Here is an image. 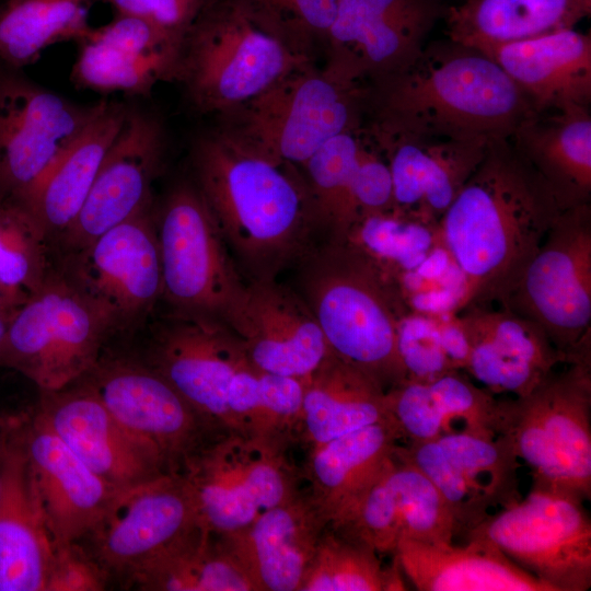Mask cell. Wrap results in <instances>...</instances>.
I'll return each instance as SVG.
<instances>
[{
	"instance_id": "6da1fadb",
	"label": "cell",
	"mask_w": 591,
	"mask_h": 591,
	"mask_svg": "<svg viewBox=\"0 0 591 591\" xmlns=\"http://www.w3.org/2000/svg\"><path fill=\"white\" fill-rule=\"evenodd\" d=\"M565 209L510 138L491 139L438 223L464 278L459 313L501 306Z\"/></svg>"
},
{
	"instance_id": "7a4b0ae2",
	"label": "cell",
	"mask_w": 591,
	"mask_h": 591,
	"mask_svg": "<svg viewBox=\"0 0 591 591\" xmlns=\"http://www.w3.org/2000/svg\"><path fill=\"white\" fill-rule=\"evenodd\" d=\"M192 164L195 185L246 281L277 279L314 245L320 225L296 165L229 131L200 136Z\"/></svg>"
},
{
	"instance_id": "3957f363",
	"label": "cell",
	"mask_w": 591,
	"mask_h": 591,
	"mask_svg": "<svg viewBox=\"0 0 591 591\" xmlns=\"http://www.w3.org/2000/svg\"><path fill=\"white\" fill-rule=\"evenodd\" d=\"M375 121L460 139L510 138L533 108L482 51L448 39L425 46L407 66L375 78Z\"/></svg>"
},
{
	"instance_id": "277c9868",
	"label": "cell",
	"mask_w": 591,
	"mask_h": 591,
	"mask_svg": "<svg viewBox=\"0 0 591 591\" xmlns=\"http://www.w3.org/2000/svg\"><path fill=\"white\" fill-rule=\"evenodd\" d=\"M297 264L294 290L313 313L331 351L385 392L404 381L397 329L409 310L393 285L341 241L314 244Z\"/></svg>"
},
{
	"instance_id": "5b68a950",
	"label": "cell",
	"mask_w": 591,
	"mask_h": 591,
	"mask_svg": "<svg viewBox=\"0 0 591 591\" xmlns=\"http://www.w3.org/2000/svg\"><path fill=\"white\" fill-rule=\"evenodd\" d=\"M301 35L251 0H211L182 46L177 80L202 112H229L304 67Z\"/></svg>"
},
{
	"instance_id": "8992f818",
	"label": "cell",
	"mask_w": 591,
	"mask_h": 591,
	"mask_svg": "<svg viewBox=\"0 0 591 591\" xmlns=\"http://www.w3.org/2000/svg\"><path fill=\"white\" fill-rule=\"evenodd\" d=\"M523 396L501 399L498 434L531 470L532 489L591 498V360L566 363Z\"/></svg>"
},
{
	"instance_id": "52a82bcc",
	"label": "cell",
	"mask_w": 591,
	"mask_h": 591,
	"mask_svg": "<svg viewBox=\"0 0 591 591\" xmlns=\"http://www.w3.org/2000/svg\"><path fill=\"white\" fill-rule=\"evenodd\" d=\"M115 328L102 305L53 267L42 287L13 313L0 344V366L22 373L40 392L58 391L97 363Z\"/></svg>"
},
{
	"instance_id": "ba28073f",
	"label": "cell",
	"mask_w": 591,
	"mask_h": 591,
	"mask_svg": "<svg viewBox=\"0 0 591 591\" xmlns=\"http://www.w3.org/2000/svg\"><path fill=\"white\" fill-rule=\"evenodd\" d=\"M363 77L337 59L323 74L302 67L237 107L239 127L229 132L275 159L303 165L334 136L359 129L360 109L370 99Z\"/></svg>"
},
{
	"instance_id": "9c48e42d",
	"label": "cell",
	"mask_w": 591,
	"mask_h": 591,
	"mask_svg": "<svg viewBox=\"0 0 591 591\" xmlns=\"http://www.w3.org/2000/svg\"><path fill=\"white\" fill-rule=\"evenodd\" d=\"M287 439L228 432L207 440L183 463L201 525L224 536L285 502L297 490Z\"/></svg>"
},
{
	"instance_id": "30bf717a",
	"label": "cell",
	"mask_w": 591,
	"mask_h": 591,
	"mask_svg": "<svg viewBox=\"0 0 591 591\" xmlns=\"http://www.w3.org/2000/svg\"><path fill=\"white\" fill-rule=\"evenodd\" d=\"M536 323L568 363L591 360V206L565 209L501 305Z\"/></svg>"
},
{
	"instance_id": "8fae6325",
	"label": "cell",
	"mask_w": 591,
	"mask_h": 591,
	"mask_svg": "<svg viewBox=\"0 0 591 591\" xmlns=\"http://www.w3.org/2000/svg\"><path fill=\"white\" fill-rule=\"evenodd\" d=\"M154 219L162 299L172 311L223 321L246 279L196 185H176Z\"/></svg>"
},
{
	"instance_id": "7c38bea8",
	"label": "cell",
	"mask_w": 591,
	"mask_h": 591,
	"mask_svg": "<svg viewBox=\"0 0 591 591\" xmlns=\"http://www.w3.org/2000/svg\"><path fill=\"white\" fill-rule=\"evenodd\" d=\"M493 543L552 591L591 587V519L577 496L532 489L491 513L465 537Z\"/></svg>"
},
{
	"instance_id": "4fadbf2b",
	"label": "cell",
	"mask_w": 591,
	"mask_h": 591,
	"mask_svg": "<svg viewBox=\"0 0 591 591\" xmlns=\"http://www.w3.org/2000/svg\"><path fill=\"white\" fill-rule=\"evenodd\" d=\"M201 523L181 472H169L116 493L88 535L93 559L107 573L134 577Z\"/></svg>"
},
{
	"instance_id": "5bb4252c",
	"label": "cell",
	"mask_w": 591,
	"mask_h": 591,
	"mask_svg": "<svg viewBox=\"0 0 591 591\" xmlns=\"http://www.w3.org/2000/svg\"><path fill=\"white\" fill-rule=\"evenodd\" d=\"M248 363L240 340L221 320L171 310L152 329L149 366L215 434L237 432L228 390L234 374Z\"/></svg>"
},
{
	"instance_id": "9a60e30c",
	"label": "cell",
	"mask_w": 591,
	"mask_h": 591,
	"mask_svg": "<svg viewBox=\"0 0 591 591\" xmlns=\"http://www.w3.org/2000/svg\"><path fill=\"white\" fill-rule=\"evenodd\" d=\"M60 270L113 317L116 328L146 318L162 299V269L152 206L61 257Z\"/></svg>"
},
{
	"instance_id": "2e32d148",
	"label": "cell",
	"mask_w": 591,
	"mask_h": 591,
	"mask_svg": "<svg viewBox=\"0 0 591 591\" xmlns=\"http://www.w3.org/2000/svg\"><path fill=\"white\" fill-rule=\"evenodd\" d=\"M78 381L88 385L170 472L215 434L182 395L149 364L100 360Z\"/></svg>"
},
{
	"instance_id": "e0dca14e",
	"label": "cell",
	"mask_w": 591,
	"mask_h": 591,
	"mask_svg": "<svg viewBox=\"0 0 591 591\" xmlns=\"http://www.w3.org/2000/svg\"><path fill=\"white\" fill-rule=\"evenodd\" d=\"M14 77L0 79V204L18 201L97 114Z\"/></svg>"
},
{
	"instance_id": "ac0fdd59",
	"label": "cell",
	"mask_w": 591,
	"mask_h": 591,
	"mask_svg": "<svg viewBox=\"0 0 591 591\" xmlns=\"http://www.w3.org/2000/svg\"><path fill=\"white\" fill-rule=\"evenodd\" d=\"M163 149L159 121L150 114L128 108L81 209L54 241L61 257L78 252L152 206L151 185L160 170Z\"/></svg>"
},
{
	"instance_id": "d6986e66",
	"label": "cell",
	"mask_w": 591,
	"mask_h": 591,
	"mask_svg": "<svg viewBox=\"0 0 591 591\" xmlns=\"http://www.w3.org/2000/svg\"><path fill=\"white\" fill-rule=\"evenodd\" d=\"M385 158L394 211L438 224L484 158L485 139H460L373 121L366 130Z\"/></svg>"
},
{
	"instance_id": "ffe728a7",
	"label": "cell",
	"mask_w": 591,
	"mask_h": 591,
	"mask_svg": "<svg viewBox=\"0 0 591 591\" xmlns=\"http://www.w3.org/2000/svg\"><path fill=\"white\" fill-rule=\"evenodd\" d=\"M223 322L260 371L306 379L331 352L306 303L277 279L246 281Z\"/></svg>"
},
{
	"instance_id": "44dd1931",
	"label": "cell",
	"mask_w": 591,
	"mask_h": 591,
	"mask_svg": "<svg viewBox=\"0 0 591 591\" xmlns=\"http://www.w3.org/2000/svg\"><path fill=\"white\" fill-rule=\"evenodd\" d=\"M42 394L36 413L91 471L115 489L170 472L83 382Z\"/></svg>"
},
{
	"instance_id": "7402d4cb",
	"label": "cell",
	"mask_w": 591,
	"mask_h": 591,
	"mask_svg": "<svg viewBox=\"0 0 591 591\" xmlns=\"http://www.w3.org/2000/svg\"><path fill=\"white\" fill-rule=\"evenodd\" d=\"M56 546L12 421L0 436V591H47Z\"/></svg>"
},
{
	"instance_id": "603a6c76",
	"label": "cell",
	"mask_w": 591,
	"mask_h": 591,
	"mask_svg": "<svg viewBox=\"0 0 591 591\" xmlns=\"http://www.w3.org/2000/svg\"><path fill=\"white\" fill-rule=\"evenodd\" d=\"M18 427L54 542L77 543L96 526L118 490L91 471L37 413Z\"/></svg>"
},
{
	"instance_id": "cb8c5ba5",
	"label": "cell",
	"mask_w": 591,
	"mask_h": 591,
	"mask_svg": "<svg viewBox=\"0 0 591 591\" xmlns=\"http://www.w3.org/2000/svg\"><path fill=\"white\" fill-rule=\"evenodd\" d=\"M457 314L470 344L464 371L494 394L526 395L568 363L536 323L510 310L473 305Z\"/></svg>"
},
{
	"instance_id": "d4e9b609",
	"label": "cell",
	"mask_w": 591,
	"mask_h": 591,
	"mask_svg": "<svg viewBox=\"0 0 591 591\" xmlns=\"http://www.w3.org/2000/svg\"><path fill=\"white\" fill-rule=\"evenodd\" d=\"M327 525L311 497L297 494L221 537L255 591H300Z\"/></svg>"
},
{
	"instance_id": "484cf974",
	"label": "cell",
	"mask_w": 591,
	"mask_h": 591,
	"mask_svg": "<svg viewBox=\"0 0 591 591\" xmlns=\"http://www.w3.org/2000/svg\"><path fill=\"white\" fill-rule=\"evenodd\" d=\"M477 50L493 59L540 113L591 103V35L576 28Z\"/></svg>"
},
{
	"instance_id": "4316f807",
	"label": "cell",
	"mask_w": 591,
	"mask_h": 591,
	"mask_svg": "<svg viewBox=\"0 0 591 591\" xmlns=\"http://www.w3.org/2000/svg\"><path fill=\"white\" fill-rule=\"evenodd\" d=\"M340 241L369 259L402 298L436 287L453 268L438 224L394 210L359 218Z\"/></svg>"
},
{
	"instance_id": "83f0119b",
	"label": "cell",
	"mask_w": 591,
	"mask_h": 591,
	"mask_svg": "<svg viewBox=\"0 0 591 591\" xmlns=\"http://www.w3.org/2000/svg\"><path fill=\"white\" fill-rule=\"evenodd\" d=\"M393 556L419 591H552L483 538L464 545L403 540Z\"/></svg>"
},
{
	"instance_id": "f1b7e54d",
	"label": "cell",
	"mask_w": 591,
	"mask_h": 591,
	"mask_svg": "<svg viewBox=\"0 0 591 591\" xmlns=\"http://www.w3.org/2000/svg\"><path fill=\"white\" fill-rule=\"evenodd\" d=\"M128 107L103 100L80 135L50 169L18 200L45 231L50 245L81 209Z\"/></svg>"
},
{
	"instance_id": "f546056e",
	"label": "cell",
	"mask_w": 591,
	"mask_h": 591,
	"mask_svg": "<svg viewBox=\"0 0 591 591\" xmlns=\"http://www.w3.org/2000/svg\"><path fill=\"white\" fill-rule=\"evenodd\" d=\"M510 140L566 208L590 202L589 106L568 105L540 113L531 112L518 125Z\"/></svg>"
},
{
	"instance_id": "4dcf8cb0",
	"label": "cell",
	"mask_w": 591,
	"mask_h": 591,
	"mask_svg": "<svg viewBox=\"0 0 591 591\" xmlns=\"http://www.w3.org/2000/svg\"><path fill=\"white\" fill-rule=\"evenodd\" d=\"M401 434L392 420L375 422L311 445V499L327 523L337 520L392 460Z\"/></svg>"
},
{
	"instance_id": "1f68e13d",
	"label": "cell",
	"mask_w": 591,
	"mask_h": 591,
	"mask_svg": "<svg viewBox=\"0 0 591 591\" xmlns=\"http://www.w3.org/2000/svg\"><path fill=\"white\" fill-rule=\"evenodd\" d=\"M437 19L386 12L368 0H339L327 32L336 59L379 78L412 62Z\"/></svg>"
},
{
	"instance_id": "d6a6232c",
	"label": "cell",
	"mask_w": 591,
	"mask_h": 591,
	"mask_svg": "<svg viewBox=\"0 0 591 591\" xmlns=\"http://www.w3.org/2000/svg\"><path fill=\"white\" fill-rule=\"evenodd\" d=\"M391 420L385 390L332 351L304 379L299 429L311 445Z\"/></svg>"
},
{
	"instance_id": "836d02e7",
	"label": "cell",
	"mask_w": 591,
	"mask_h": 591,
	"mask_svg": "<svg viewBox=\"0 0 591 591\" xmlns=\"http://www.w3.org/2000/svg\"><path fill=\"white\" fill-rule=\"evenodd\" d=\"M444 14L448 39L478 49L576 28L591 0H464Z\"/></svg>"
},
{
	"instance_id": "e575fe53",
	"label": "cell",
	"mask_w": 591,
	"mask_h": 591,
	"mask_svg": "<svg viewBox=\"0 0 591 591\" xmlns=\"http://www.w3.org/2000/svg\"><path fill=\"white\" fill-rule=\"evenodd\" d=\"M151 591H255L221 536L198 526L131 580Z\"/></svg>"
},
{
	"instance_id": "d590c367",
	"label": "cell",
	"mask_w": 591,
	"mask_h": 591,
	"mask_svg": "<svg viewBox=\"0 0 591 591\" xmlns=\"http://www.w3.org/2000/svg\"><path fill=\"white\" fill-rule=\"evenodd\" d=\"M100 0H5L0 4V59L13 67L35 62L60 42L84 38L89 12Z\"/></svg>"
},
{
	"instance_id": "8d00e7d4",
	"label": "cell",
	"mask_w": 591,
	"mask_h": 591,
	"mask_svg": "<svg viewBox=\"0 0 591 591\" xmlns=\"http://www.w3.org/2000/svg\"><path fill=\"white\" fill-rule=\"evenodd\" d=\"M303 394L304 379L248 363L234 374L227 402L237 432L289 440L300 426Z\"/></svg>"
},
{
	"instance_id": "74e56055",
	"label": "cell",
	"mask_w": 591,
	"mask_h": 591,
	"mask_svg": "<svg viewBox=\"0 0 591 591\" xmlns=\"http://www.w3.org/2000/svg\"><path fill=\"white\" fill-rule=\"evenodd\" d=\"M403 573L394 561L384 567L379 554L326 526L300 591H401Z\"/></svg>"
},
{
	"instance_id": "f35d334b",
	"label": "cell",
	"mask_w": 591,
	"mask_h": 591,
	"mask_svg": "<svg viewBox=\"0 0 591 591\" xmlns=\"http://www.w3.org/2000/svg\"><path fill=\"white\" fill-rule=\"evenodd\" d=\"M436 441L493 509H506L521 500L519 459L509 437L455 431Z\"/></svg>"
},
{
	"instance_id": "ab89813d",
	"label": "cell",
	"mask_w": 591,
	"mask_h": 591,
	"mask_svg": "<svg viewBox=\"0 0 591 591\" xmlns=\"http://www.w3.org/2000/svg\"><path fill=\"white\" fill-rule=\"evenodd\" d=\"M362 130H349L327 140L304 163L320 225L326 240L340 241L351 224L350 183L358 161Z\"/></svg>"
},
{
	"instance_id": "60d3db41",
	"label": "cell",
	"mask_w": 591,
	"mask_h": 591,
	"mask_svg": "<svg viewBox=\"0 0 591 591\" xmlns=\"http://www.w3.org/2000/svg\"><path fill=\"white\" fill-rule=\"evenodd\" d=\"M50 242L34 218L22 205L0 204V283L30 298L53 269Z\"/></svg>"
},
{
	"instance_id": "b9f144b4",
	"label": "cell",
	"mask_w": 591,
	"mask_h": 591,
	"mask_svg": "<svg viewBox=\"0 0 591 591\" xmlns=\"http://www.w3.org/2000/svg\"><path fill=\"white\" fill-rule=\"evenodd\" d=\"M390 476L402 512V541L454 542L459 529L448 503L432 482L396 450Z\"/></svg>"
},
{
	"instance_id": "7bdbcfd3",
	"label": "cell",
	"mask_w": 591,
	"mask_h": 591,
	"mask_svg": "<svg viewBox=\"0 0 591 591\" xmlns=\"http://www.w3.org/2000/svg\"><path fill=\"white\" fill-rule=\"evenodd\" d=\"M78 44L71 79L79 88L99 93L146 96L159 81L171 80L159 67L109 45L89 38Z\"/></svg>"
},
{
	"instance_id": "ee69618b",
	"label": "cell",
	"mask_w": 591,
	"mask_h": 591,
	"mask_svg": "<svg viewBox=\"0 0 591 591\" xmlns=\"http://www.w3.org/2000/svg\"><path fill=\"white\" fill-rule=\"evenodd\" d=\"M396 453L420 470L437 487L452 512L459 536L464 538L491 514L490 505L466 480L436 440L398 444Z\"/></svg>"
},
{
	"instance_id": "f6af8a7d",
	"label": "cell",
	"mask_w": 591,
	"mask_h": 591,
	"mask_svg": "<svg viewBox=\"0 0 591 591\" xmlns=\"http://www.w3.org/2000/svg\"><path fill=\"white\" fill-rule=\"evenodd\" d=\"M427 385L452 432L457 431L456 424L459 431L490 437L498 434L501 399L474 384L461 370L448 371Z\"/></svg>"
},
{
	"instance_id": "bcb514c9",
	"label": "cell",
	"mask_w": 591,
	"mask_h": 591,
	"mask_svg": "<svg viewBox=\"0 0 591 591\" xmlns=\"http://www.w3.org/2000/svg\"><path fill=\"white\" fill-rule=\"evenodd\" d=\"M397 352L405 380L429 382L453 370L434 315L408 311L398 324Z\"/></svg>"
},
{
	"instance_id": "7dc6e473",
	"label": "cell",
	"mask_w": 591,
	"mask_h": 591,
	"mask_svg": "<svg viewBox=\"0 0 591 591\" xmlns=\"http://www.w3.org/2000/svg\"><path fill=\"white\" fill-rule=\"evenodd\" d=\"M385 395L391 420L406 442L432 441L452 432L427 382L404 380Z\"/></svg>"
},
{
	"instance_id": "c3c4849f",
	"label": "cell",
	"mask_w": 591,
	"mask_h": 591,
	"mask_svg": "<svg viewBox=\"0 0 591 591\" xmlns=\"http://www.w3.org/2000/svg\"><path fill=\"white\" fill-rule=\"evenodd\" d=\"M349 201L351 224L361 217L394 210L389 164L366 130H362L358 161L350 183Z\"/></svg>"
},
{
	"instance_id": "681fc988",
	"label": "cell",
	"mask_w": 591,
	"mask_h": 591,
	"mask_svg": "<svg viewBox=\"0 0 591 591\" xmlns=\"http://www.w3.org/2000/svg\"><path fill=\"white\" fill-rule=\"evenodd\" d=\"M211 0H100L115 13L142 19L183 44L188 31Z\"/></svg>"
},
{
	"instance_id": "f907efd6",
	"label": "cell",
	"mask_w": 591,
	"mask_h": 591,
	"mask_svg": "<svg viewBox=\"0 0 591 591\" xmlns=\"http://www.w3.org/2000/svg\"><path fill=\"white\" fill-rule=\"evenodd\" d=\"M107 573L77 543L56 546L47 591H97Z\"/></svg>"
},
{
	"instance_id": "816d5d0a",
	"label": "cell",
	"mask_w": 591,
	"mask_h": 591,
	"mask_svg": "<svg viewBox=\"0 0 591 591\" xmlns=\"http://www.w3.org/2000/svg\"><path fill=\"white\" fill-rule=\"evenodd\" d=\"M301 35H327L339 0H251Z\"/></svg>"
},
{
	"instance_id": "f5cc1de1",
	"label": "cell",
	"mask_w": 591,
	"mask_h": 591,
	"mask_svg": "<svg viewBox=\"0 0 591 591\" xmlns=\"http://www.w3.org/2000/svg\"><path fill=\"white\" fill-rule=\"evenodd\" d=\"M441 344L453 370L464 371L470 344L463 323L457 313L434 315Z\"/></svg>"
},
{
	"instance_id": "db71d44e",
	"label": "cell",
	"mask_w": 591,
	"mask_h": 591,
	"mask_svg": "<svg viewBox=\"0 0 591 591\" xmlns=\"http://www.w3.org/2000/svg\"><path fill=\"white\" fill-rule=\"evenodd\" d=\"M27 298L0 283V311L14 312Z\"/></svg>"
},
{
	"instance_id": "11a10c76",
	"label": "cell",
	"mask_w": 591,
	"mask_h": 591,
	"mask_svg": "<svg viewBox=\"0 0 591 591\" xmlns=\"http://www.w3.org/2000/svg\"><path fill=\"white\" fill-rule=\"evenodd\" d=\"M14 312L0 311V344L5 335L10 320Z\"/></svg>"
}]
</instances>
